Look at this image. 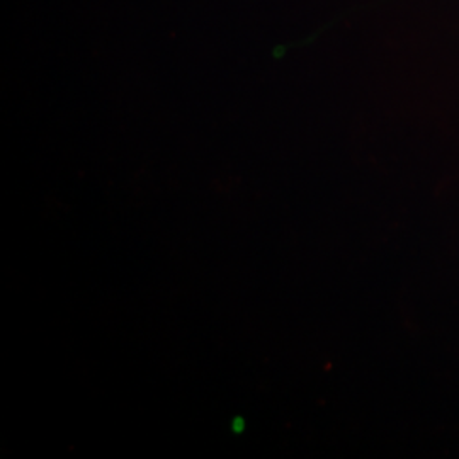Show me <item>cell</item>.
I'll list each match as a JSON object with an SVG mask.
<instances>
[]
</instances>
